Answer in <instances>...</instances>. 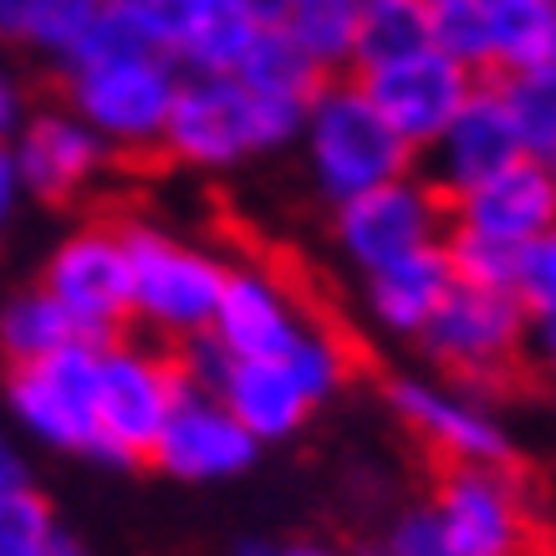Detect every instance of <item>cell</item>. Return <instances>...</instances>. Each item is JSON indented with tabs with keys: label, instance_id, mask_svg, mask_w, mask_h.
Instances as JSON below:
<instances>
[{
	"label": "cell",
	"instance_id": "cell-29",
	"mask_svg": "<svg viewBox=\"0 0 556 556\" xmlns=\"http://www.w3.org/2000/svg\"><path fill=\"white\" fill-rule=\"evenodd\" d=\"M444 255H450V270H455L459 287L516 291V276H521V245L470 236V230H450V236H444Z\"/></svg>",
	"mask_w": 556,
	"mask_h": 556
},
{
	"label": "cell",
	"instance_id": "cell-23",
	"mask_svg": "<svg viewBox=\"0 0 556 556\" xmlns=\"http://www.w3.org/2000/svg\"><path fill=\"white\" fill-rule=\"evenodd\" d=\"M357 16H363V0H291L281 26L327 77H338V67H353Z\"/></svg>",
	"mask_w": 556,
	"mask_h": 556
},
{
	"label": "cell",
	"instance_id": "cell-44",
	"mask_svg": "<svg viewBox=\"0 0 556 556\" xmlns=\"http://www.w3.org/2000/svg\"><path fill=\"white\" fill-rule=\"evenodd\" d=\"M541 5H556V0H541Z\"/></svg>",
	"mask_w": 556,
	"mask_h": 556
},
{
	"label": "cell",
	"instance_id": "cell-31",
	"mask_svg": "<svg viewBox=\"0 0 556 556\" xmlns=\"http://www.w3.org/2000/svg\"><path fill=\"white\" fill-rule=\"evenodd\" d=\"M108 0H36V16L26 26V41L36 51H51L56 62H67L72 47L87 36V26L98 21Z\"/></svg>",
	"mask_w": 556,
	"mask_h": 556
},
{
	"label": "cell",
	"instance_id": "cell-38",
	"mask_svg": "<svg viewBox=\"0 0 556 556\" xmlns=\"http://www.w3.org/2000/svg\"><path fill=\"white\" fill-rule=\"evenodd\" d=\"M236 556H332L327 546H312V541H296V546H261V541H251V546H240Z\"/></svg>",
	"mask_w": 556,
	"mask_h": 556
},
{
	"label": "cell",
	"instance_id": "cell-21",
	"mask_svg": "<svg viewBox=\"0 0 556 556\" xmlns=\"http://www.w3.org/2000/svg\"><path fill=\"white\" fill-rule=\"evenodd\" d=\"M236 77L251 92H261V98H281V102H296V108H306V98L327 83V72L291 41L287 26H261Z\"/></svg>",
	"mask_w": 556,
	"mask_h": 556
},
{
	"label": "cell",
	"instance_id": "cell-42",
	"mask_svg": "<svg viewBox=\"0 0 556 556\" xmlns=\"http://www.w3.org/2000/svg\"><path fill=\"white\" fill-rule=\"evenodd\" d=\"M47 556H87V552H83V546H77V541H72V536H51Z\"/></svg>",
	"mask_w": 556,
	"mask_h": 556
},
{
	"label": "cell",
	"instance_id": "cell-2",
	"mask_svg": "<svg viewBox=\"0 0 556 556\" xmlns=\"http://www.w3.org/2000/svg\"><path fill=\"white\" fill-rule=\"evenodd\" d=\"M312 185L332 204L353 200L372 185L414 174V149L383 123L357 77H327L302 108V134Z\"/></svg>",
	"mask_w": 556,
	"mask_h": 556
},
{
	"label": "cell",
	"instance_id": "cell-17",
	"mask_svg": "<svg viewBox=\"0 0 556 556\" xmlns=\"http://www.w3.org/2000/svg\"><path fill=\"white\" fill-rule=\"evenodd\" d=\"M516 159H526V153L506 118L501 87L490 77V83H475V92L465 98V108H459L455 118H450V128L429 143V185H434L444 200H455L459 189L480 185V179H490L495 169H506Z\"/></svg>",
	"mask_w": 556,
	"mask_h": 556
},
{
	"label": "cell",
	"instance_id": "cell-14",
	"mask_svg": "<svg viewBox=\"0 0 556 556\" xmlns=\"http://www.w3.org/2000/svg\"><path fill=\"white\" fill-rule=\"evenodd\" d=\"M306 327V312L296 306L291 287L266 266H240L225 270L219 306L210 332L230 357H281L296 348Z\"/></svg>",
	"mask_w": 556,
	"mask_h": 556
},
{
	"label": "cell",
	"instance_id": "cell-27",
	"mask_svg": "<svg viewBox=\"0 0 556 556\" xmlns=\"http://www.w3.org/2000/svg\"><path fill=\"white\" fill-rule=\"evenodd\" d=\"M495 87H501V102H506V118H510V128H516L521 153L546 164L556 153V87L531 77V72L495 77Z\"/></svg>",
	"mask_w": 556,
	"mask_h": 556
},
{
	"label": "cell",
	"instance_id": "cell-15",
	"mask_svg": "<svg viewBox=\"0 0 556 556\" xmlns=\"http://www.w3.org/2000/svg\"><path fill=\"white\" fill-rule=\"evenodd\" d=\"M108 153L113 149H108L72 108H41L31 118H21L11 164H16L21 189H31V194L56 204V200L83 194V189L108 169Z\"/></svg>",
	"mask_w": 556,
	"mask_h": 556
},
{
	"label": "cell",
	"instance_id": "cell-7",
	"mask_svg": "<svg viewBox=\"0 0 556 556\" xmlns=\"http://www.w3.org/2000/svg\"><path fill=\"white\" fill-rule=\"evenodd\" d=\"M526 306L516 291H485V287H459L444 296L434 317L424 321V348L439 368H450L459 383L485 388L501 383L526 348Z\"/></svg>",
	"mask_w": 556,
	"mask_h": 556
},
{
	"label": "cell",
	"instance_id": "cell-41",
	"mask_svg": "<svg viewBox=\"0 0 556 556\" xmlns=\"http://www.w3.org/2000/svg\"><path fill=\"white\" fill-rule=\"evenodd\" d=\"M16 485H26V470H21V459L0 444V490H16Z\"/></svg>",
	"mask_w": 556,
	"mask_h": 556
},
{
	"label": "cell",
	"instance_id": "cell-11",
	"mask_svg": "<svg viewBox=\"0 0 556 556\" xmlns=\"http://www.w3.org/2000/svg\"><path fill=\"white\" fill-rule=\"evenodd\" d=\"M353 77H357V87L368 92L372 108L383 113V123L404 138L414 153L429 149V143L450 128V118L465 108V98H470L475 83H480L470 67H459L455 56H444L439 47L408 51L399 62L353 72Z\"/></svg>",
	"mask_w": 556,
	"mask_h": 556
},
{
	"label": "cell",
	"instance_id": "cell-3",
	"mask_svg": "<svg viewBox=\"0 0 556 556\" xmlns=\"http://www.w3.org/2000/svg\"><path fill=\"white\" fill-rule=\"evenodd\" d=\"M179 67L169 56H118V62H77L67 67V108L118 153H153L164 143Z\"/></svg>",
	"mask_w": 556,
	"mask_h": 556
},
{
	"label": "cell",
	"instance_id": "cell-13",
	"mask_svg": "<svg viewBox=\"0 0 556 556\" xmlns=\"http://www.w3.org/2000/svg\"><path fill=\"white\" fill-rule=\"evenodd\" d=\"M450 204V225L506 245H531L556 225V185L541 159H516L480 185L459 189Z\"/></svg>",
	"mask_w": 556,
	"mask_h": 556
},
{
	"label": "cell",
	"instance_id": "cell-25",
	"mask_svg": "<svg viewBox=\"0 0 556 556\" xmlns=\"http://www.w3.org/2000/svg\"><path fill=\"white\" fill-rule=\"evenodd\" d=\"M118 56H169L143 0H108L62 67H77V62H118Z\"/></svg>",
	"mask_w": 556,
	"mask_h": 556
},
{
	"label": "cell",
	"instance_id": "cell-37",
	"mask_svg": "<svg viewBox=\"0 0 556 556\" xmlns=\"http://www.w3.org/2000/svg\"><path fill=\"white\" fill-rule=\"evenodd\" d=\"M16 128H21V92L0 77V143L16 134Z\"/></svg>",
	"mask_w": 556,
	"mask_h": 556
},
{
	"label": "cell",
	"instance_id": "cell-39",
	"mask_svg": "<svg viewBox=\"0 0 556 556\" xmlns=\"http://www.w3.org/2000/svg\"><path fill=\"white\" fill-rule=\"evenodd\" d=\"M16 164H11V149H0V225L11 215V204H16Z\"/></svg>",
	"mask_w": 556,
	"mask_h": 556
},
{
	"label": "cell",
	"instance_id": "cell-12",
	"mask_svg": "<svg viewBox=\"0 0 556 556\" xmlns=\"http://www.w3.org/2000/svg\"><path fill=\"white\" fill-rule=\"evenodd\" d=\"M388 404L404 419V429H414L444 465H510L506 429L470 393L399 378V383H388Z\"/></svg>",
	"mask_w": 556,
	"mask_h": 556
},
{
	"label": "cell",
	"instance_id": "cell-33",
	"mask_svg": "<svg viewBox=\"0 0 556 556\" xmlns=\"http://www.w3.org/2000/svg\"><path fill=\"white\" fill-rule=\"evenodd\" d=\"M363 556H450L444 552V526H439V510L434 506H419V510H404L393 531L383 536L378 552H363Z\"/></svg>",
	"mask_w": 556,
	"mask_h": 556
},
{
	"label": "cell",
	"instance_id": "cell-1",
	"mask_svg": "<svg viewBox=\"0 0 556 556\" xmlns=\"http://www.w3.org/2000/svg\"><path fill=\"white\" fill-rule=\"evenodd\" d=\"M302 134V108L261 98L240 77H185L159 149L189 169H230Z\"/></svg>",
	"mask_w": 556,
	"mask_h": 556
},
{
	"label": "cell",
	"instance_id": "cell-8",
	"mask_svg": "<svg viewBox=\"0 0 556 556\" xmlns=\"http://www.w3.org/2000/svg\"><path fill=\"white\" fill-rule=\"evenodd\" d=\"M444 219H450L444 194L419 174H399L338 204V245L357 270L372 276L424 245H439Z\"/></svg>",
	"mask_w": 556,
	"mask_h": 556
},
{
	"label": "cell",
	"instance_id": "cell-22",
	"mask_svg": "<svg viewBox=\"0 0 556 556\" xmlns=\"http://www.w3.org/2000/svg\"><path fill=\"white\" fill-rule=\"evenodd\" d=\"M429 47V0H363L353 36V72L399 62Z\"/></svg>",
	"mask_w": 556,
	"mask_h": 556
},
{
	"label": "cell",
	"instance_id": "cell-28",
	"mask_svg": "<svg viewBox=\"0 0 556 556\" xmlns=\"http://www.w3.org/2000/svg\"><path fill=\"white\" fill-rule=\"evenodd\" d=\"M429 47L475 77L490 72V0H429Z\"/></svg>",
	"mask_w": 556,
	"mask_h": 556
},
{
	"label": "cell",
	"instance_id": "cell-24",
	"mask_svg": "<svg viewBox=\"0 0 556 556\" xmlns=\"http://www.w3.org/2000/svg\"><path fill=\"white\" fill-rule=\"evenodd\" d=\"M67 342H83L77 338V327L72 317L56 306V296L47 291H21L16 302L0 312V353L5 363L16 368V363H36V357L56 353V348H67Z\"/></svg>",
	"mask_w": 556,
	"mask_h": 556
},
{
	"label": "cell",
	"instance_id": "cell-35",
	"mask_svg": "<svg viewBox=\"0 0 556 556\" xmlns=\"http://www.w3.org/2000/svg\"><path fill=\"white\" fill-rule=\"evenodd\" d=\"M536 368L546 372V383L556 388V321H541L536 327Z\"/></svg>",
	"mask_w": 556,
	"mask_h": 556
},
{
	"label": "cell",
	"instance_id": "cell-43",
	"mask_svg": "<svg viewBox=\"0 0 556 556\" xmlns=\"http://www.w3.org/2000/svg\"><path fill=\"white\" fill-rule=\"evenodd\" d=\"M546 169H552V185H556V153H552V159H546Z\"/></svg>",
	"mask_w": 556,
	"mask_h": 556
},
{
	"label": "cell",
	"instance_id": "cell-32",
	"mask_svg": "<svg viewBox=\"0 0 556 556\" xmlns=\"http://www.w3.org/2000/svg\"><path fill=\"white\" fill-rule=\"evenodd\" d=\"M516 302L526 306V317L536 321V327H541V321H556V225L521 251Z\"/></svg>",
	"mask_w": 556,
	"mask_h": 556
},
{
	"label": "cell",
	"instance_id": "cell-34",
	"mask_svg": "<svg viewBox=\"0 0 556 556\" xmlns=\"http://www.w3.org/2000/svg\"><path fill=\"white\" fill-rule=\"evenodd\" d=\"M31 16H36V0H0V36L5 41H26Z\"/></svg>",
	"mask_w": 556,
	"mask_h": 556
},
{
	"label": "cell",
	"instance_id": "cell-40",
	"mask_svg": "<svg viewBox=\"0 0 556 556\" xmlns=\"http://www.w3.org/2000/svg\"><path fill=\"white\" fill-rule=\"evenodd\" d=\"M531 77H541V83L556 87V21H552V36H546V47H541L536 67H531Z\"/></svg>",
	"mask_w": 556,
	"mask_h": 556
},
{
	"label": "cell",
	"instance_id": "cell-4",
	"mask_svg": "<svg viewBox=\"0 0 556 556\" xmlns=\"http://www.w3.org/2000/svg\"><path fill=\"white\" fill-rule=\"evenodd\" d=\"M179 372L169 353H153L138 342H102L98 348V459L113 465H143L153 459V444L164 434L174 399H179Z\"/></svg>",
	"mask_w": 556,
	"mask_h": 556
},
{
	"label": "cell",
	"instance_id": "cell-18",
	"mask_svg": "<svg viewBox=\"0 0 556 556\" xmlns=\"http://www.w3.org/2000/svg\"><path fill=\"white\" fill-rule=\"evenodd\" d=\"M179 77H236L255 26L236 0H143Z\"/></svg>",
	"mask_w": 556,
	"mask_h": 556
},
{
	"label": "cell",
	"instance_id": "cell-19",
	"mask_svg": "<svg viewBox=\"0 0 556 556\" xmlns=\"http://www.w3.org/2000/svg\"><path fill=\"white\" fill-rule=\"evenodd\" d=\"M215 399L236 414V424L255 444L261 439H287L317 408L287 357H230Z\"/></svg>",
	"mask_w": 556,
	"mask_h": 556
},
{
	"label": "cell",
	"instance_id": "cell-36",
	"mask_svg": "<svg viewBox=\"0 0 556 556\" xmlns=\"http://www.w3.org/2000/svg\"><path fill=\"white\" fill-rule=\"evenodd\" d=\"M236 5L255 21V26H281V21H287V5H291V0H236Z\"/></svg>",
	"mask_w": 556,
	"mask_h": 556
},
{
	"label": "cell",
	"instance_id": "cell-10",
	"mask_svg": "<svg viewBox=\"0 0 556 556\" xmlns=\"http://www.w3.org/2000/svg\"><path fill=\"white\" fill-rule=\"evenodd\" d=\"M92 388H98V348L92 342H67L36 363H16L5 378V393H11V408L21 414V424L56 450H83V455H98Z\"/></svg>",
	"mask_w": 556,
	"mask_h": 556
},
{
	"label": "cell",
	"instance_id": "cell-5",
	"mask_svg": "<svg viewBox=\"0 0 556 556\" xmlns=\"http://www.w3.org/2000/svg\"><path fill=\"white\" fill-rule=\"evenodd\" d=\"M123 245L134 270V317L174 342L210 332L225 287V266L215 255L149 225H123Z\"/></svg>",
	"mask_w": 556,
	"mask_h": 556
},
{
	"label": "cell",
	"instance_id": "cell-9",
	"mask_svg": "<svg viewBox=\"0 0 556 556\" xmlns=\"http://www.w3.org/2000/svg\"><path fill=\"white\" fill-rule=\"evenodd\" d=\"M434 510L450 556H531L526 490L506 465H444Z\"/></svg>",
	"mask_w": 556,
	"mask_h": 556
},
{
	"label": "cell",
	"instance_id": "cell-6",
	"mask_svg": "<svg viewBox=\"0 0 556 556\" xmlns=\"http://www.w3.org/2000/svg\"><path fill=\"white\" fill-rule=\"evenodd\" d=\"M41 291L56 296L83 342L92 348L118 342L123 327L134 321V270H128L123 225H87L62 240L47 261Z\"/></svg>",
	"mask_w": 556,
	"mask_h": 556
},
{
	"label": "cell",
	"instance_id": "cell-26",
	"mask_svg": "<svg viewBox=\"0 0 556 556\" xmlns=\"http://www.w3.org/2000/svg\"><path fill=\"white\" fill-rule=\"evenodd\" d=\"M552 21L556 5L541 0H490V77H516L536 67Z\"/></svg>",
	"mask_w": 556,
	"mask_h": 556
},
{
	"label": "cell",
	"instance_id": "cell-20",
	"mask_svg": "<svg viewBox=\"0 0 556 556\" xmlns=\"http://www.w3.org/2000/svg\"><path fill=\"white\" fill-rule=\"evenodd\" d=\"M450 291H455V270H450V255H444V240L368 276L372 317L383 321L388 332H408V338H419L424 321L444 306Z\"/></svg>",
	"mask_w": 556,
	"mask_h": 556
},
{
	"label": "cell",
	"instance_id": "cell-16",
	"mask_svg": "<svg viewBox=\"0 0 556 556\" xmlns=\"http://www.w3.org/2000/svg\"><path fill=\"white\" fill-rule=\"evenodd\" d=\"M255 450L261 444L240 429L236 414L215 393L179 388L169 419H164V434L153 444V465L179 475V480H225V475L245 470Z\"/></svg>",
	"mask_w": 556,
	"mask_h": 556
},
{
	"label": "cell",
	"instance_id": "cell-30",
	"mask_svg": "<svg viewBox=\"0 0 556 556\" xmlns=\"http://www.w3.org/2000/svg\"><path fill=\"white\" fill-rule=\"evenodd\" d=\"M51 536V506L31 485L0 490V556H47Z\"/></svg>",
	"mask_w": 556,
	"mask_h": 556
}]
</instances>
